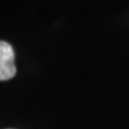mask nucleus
Listing matches in <instances>:
<instances>
[{
    "mask_svg": "<svg viewBox=\"0 0 129 129\" xmlns=\"http://www.w3.org/2000/svg\"><path fill=\"white\" fill-rule=\"evenodd\" d=\"M16 73L13 48L7 42L0 41V81L12 79Z\"/></svg>",
    "mask_w": 129,
    "mask_h": 129,
    "instance_id": "f257e3e1",
    "label": "nucleus"
}]
</instances>
